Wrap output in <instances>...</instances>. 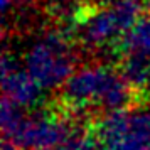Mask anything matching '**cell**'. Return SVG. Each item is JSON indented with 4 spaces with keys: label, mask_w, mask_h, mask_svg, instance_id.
Segmentation results:
<instances>
[{
    "label": "cell",
    "mask_w": 150,
    "mask_h": 150,
    "mask_svg": "<svg viewBox=\"0 0 150 150\" xmlns=\"http://www.w3.org/2000/svg\"><path fill=\"white\" fill-rule=\"evenodd\" d=\"M69 122L52 113H35L24 120L14 142L27 150L59 149L74 133Z\"/></svg>",
    "instance_id": "cell-5"
},
{
    "label": "cell",
    "mask_w": 150,
    "mask_h": 150,
    "mask_svg": "<svg viewBox=\"0 0 150 150\" xmlns=\"http://www.w3.org/2000/svg\"><path fill=\"white\" fill-rule=\"evenodd\" d=\"M74 52L59 30H44L30 42L24 54V69L41 89L64 86L74 73Z\"/></svg>",
    "instance_id": "cell-2"
},
{
    "label": "cell",
    "mask_w": 150,
    "mask_h": 150,
    "mask_svg": "<svg viewBox=\"0 0 150 150\" xmlns=\"http://www.w3.org/2000/svg\"><path fill=\"white\" fill-rule=\"evenodd\" d=\"M25 120V116L22 115L19 106H15L14 103L8 100H2V113H0V125H2V133L5 140H12L14 142L19 130H21L22 123Z\"/></svg>",
    "instance_id": "cell-9"
},
{
    "label": "cell",
    "mask_w": 150,
    "mask_h": 150,
    "mask_svg": "<svg viewBox=\"0 0 150 150\" xmlns=\"http://www.w3.org/2000/svg\"><path fill=\"white\" fill-rule=\"evenodd\" d=\"M51 14L62 21H71L78 15V0H47Z\"/></svg>",
    "instance_id": "cell-11"
},
{
    "label": "cell",
    "mask_w": 150,
    "mask_h": 150,
    "mask_svg": "<svg viewBox=\"0 0 150 150\" xmlns=\"http://www.w3.org/2000/svg\"><path fill=\"white\" fill-rule=\"evenodd\" d=\"M110 2H113V0H110Z\"/></svg>",
    "instance_id": "cell-14"
},
{
    "label": "cell",
    "mask_w": 150,
    "mask_h": 150,
    "mask_svg": "<svg viewBox=\"0 0 150 150\" xmlns=\"http://www.w3.org/2000/svg\"><path fill=\"white\" fill-rule=\"evenodd\" d=\"M34 4H35V0H0V7H2L4 17L12 14L14 10H19V12H25L27 10L29 12Z\"/></svg>",
    "instance_id": "cell-12"
},
{
    "label": "cell",
    "mask_w": 150,
    "mask_h": 150,
    "mask_svg": "<svg viewBox=\"0 0 150 150\" xmlns=\"http://www.w3.org/2000/svg\"><path fill=\"white\" fill-rule=\"evenodd\" d=\"M19 149H21V147H19L15 142L5 140V138H4V142H2V150H19Z\"/></svg>",
    "instance_id": "cell-13"
},
{
    "label": "cell",
    "mask_w": 150,
    "mask_h": 150,
    "mask_svg": "<svg viewBox=\"0 0 150 150\" xmlns=\"http://www.w3.org/2000/svg\"><path fill=\"white\" fill-rule=\"evenodd\" d=\"M127 79L122 73L105 64H88L74 71L61 88L62 100L71 108L84 110L91 106L108 113L127 110L133 100Z\"/></svg>",
    "instance_id": "cell-1"
},
{
    "label": "cell",
    "mask_w": 150,
    "mask_h": 150,
    "mask_svg": "<svg viewBox=\"0 0 150 150\" xmlns=\"http://www.w3.org/2000/svg\"><path fill=\"white\" fill-rule=\"evenodd\" d=\"M120 47L127 56H142L150 59V15H143L127 30L120 41Z\"/></svg>",
    "instance_id": "cell-7"
},
{
    "label": "cell",
    "mask_w": 150,
    "mask_h": 150,
    "mask_svg": "<svg viewBox=\"0 0 150 150\" xmlns=\"http://www.w3.org/2000/svg\"><path fill=\"white\" fill-rule=\"evenodd\" d=\"M122 74L132 88L150 84V59L142 56H127L122 66Z\"/></svg>",
    "instance_id": "cell-8"
},
{
    "label": "cell",
    "mask_w": 150,
    "mask_h": 150,
    "mask_svg": "<svg viewBox=\"0 0 150 150\" xmlns=\"http://www.w3.org/2000/svg\"><path fill=\"white\" fill-rule=\"evenodd\" d=\"M145 0H113L86 15L79 24V41L88 49H105L127 34L142 19Z\"/></svg>",
    "instance_id": "cell-3"
},
{
    "label": "cell",
    "mask_w": 150,
    "mask_h": 150,
    "mask_svg": "<svg viewBox=\"0 0 150 150\" xmlns=\"http://www.w3.org/2000/svg\"><path fill=\"white\" fill-rule=\"evenodd\" d=\"M2 91L5 100L14 103L21 110L34 106L41 100L42 91L27 71L19 66L17 59L7 49L2 56Z\"/></svg>",
    "instance_id": "cell-6"
},
{
    "label": "cell",
    "mask_w": 150,
    "mask_h": 150,
    "mask_svg": "<svg viewBox=\"0 0 150 150\" xmlns=\"http://www.w3.org/2000/svg\"><path fill=\"white\" fill-rule=\"evenodd\" d=\"M57 150H103V147L96 137L79 132V130H74V133Z\"/></svg>",
    "instance_id": "cell-10"
},
{
    "label": "cell",
    "mask_w": 150,
    "mask_h": 150,
    "mask_svg": "<svg viewBox=\"0 0 150 150\" xmlns=\"http://www.w3.org/2000/svg\"><path fill=\"white\" fill-rule=\"evenodd\" d=\"M96 138L103 150H150V110L106 113L96 125Z\"/></svg>",
    "instance_id": "cell-4"
}]
</instances>
